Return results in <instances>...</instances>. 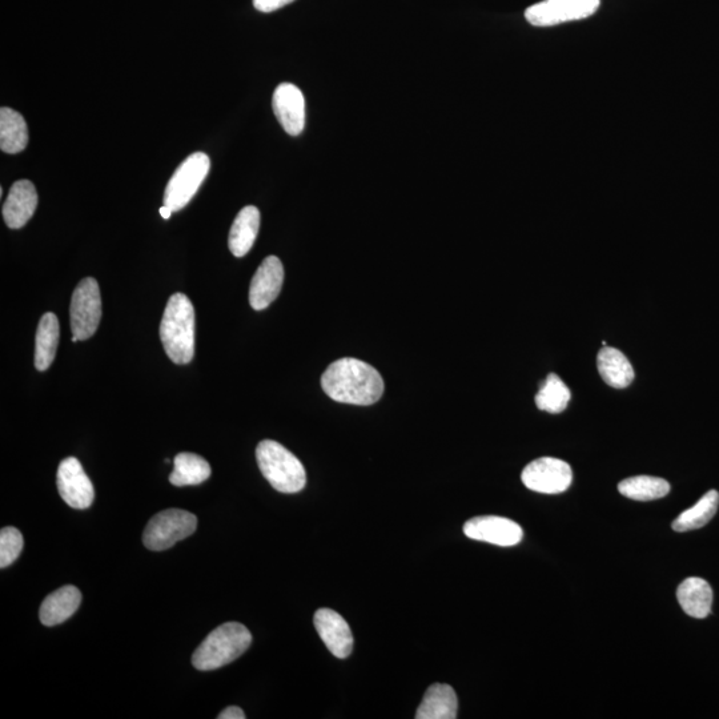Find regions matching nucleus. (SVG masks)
<instances>
[{
  "mask_svg": "<svg viewBox=\"0 0 719 719\" xmlns=\"http://www.w3.org/2000/svg\"><path fill=\"white\" fill-rule=\"evenodd\" d=\"M321 387L337 403L363 407L377 403L384 393V381L379 371L351 357L329 365L321 377Z\"/></svg>",
  "mask_w": 719,
  "mask_h": 719,
  "instance_id": "nucleus-1",
  "label": "nucleus"
},
{
  "mask_svg": "<svg viewBox=\"0 0 719 719\" xmlns=\"http://www.w3.org/2000/svg\"><path fill=\"white\" fill-rule=\"evenodd\" d=\"M160 340L175 364H188L194 359L195 309L183 293H175L168 300L160 324Z\"/></svg>",
  "mask_w": 719,
  "mask_h": 719,
  "instance_id": "nucleus-2",
  "label": "nucleus"
},
{
  "mask_svg": "<svg viewBox=\"0 0 719 719\" xmlns=\"http://www.w3.org/2000/svg\"><path fill=\"white\" fill-rule=\"evenodd\" d=\"M252 634L239 622H227L208 634L202 645L195 650L192 664L200 672L223 668L238 660L251 646Z\"/></svg>",
  "mask_w": 719,
  "mask_h": 719,
  "instance_id": "nucleus-3",
  "label": "nucleus"
},
{
  "mask_svg": "<svg viewBox=\"0 0 719 719\" xmlns=\"http://www.w3.org/2000/svg\"><path fill=\"white\" fill-rule=\"evenodd\" d=\"M256 460L261 473L277 492L299 493L307 485L304 465L276 441H261L256 448Z\"/></svg>",
  "mask_w": 719,
  "mask_h": 719,
  "instance_id": "nucleus-4",
  "label": "nucleus"
},
{
  "mask_svg": "<svg viewBox=\"0 0 719 719\" xmlns=\"http://www.w3.org/2000/svg\"><path fill=\"white\" fill-rule=\"evenodd\" d=\"M196 528L198 518L187 510H163L148 522L147 528L144 529L143 542L148 549L162 552L192 536Z\"/></svg>",
  "mask_w": 719,
  "mask_h": 719,
  "instance_id": "nucleus-5",
  "label": "nucleus"
},
{
  "mask_svg": "<svg viewBox=\"0 0 719 719\" xmlns=\"http://www.w3.org/2000/svg\"><path fill=\"white\" fill-rule=\"evenodd\" d=\"M210 168V156L204 152H195L188 156L167 184L164 206L170 207L174 212L183 210L199 191Z\"/></svg>",
  "mask_w": 719,
  "mask_h": 719,
  "instance_id": "nucleus-6",
  "label": "nucleus"
},
{
  "mask_svg": "<svg viewBox=\"0 0 719 719\" xmlns=\"http://www.w3.org/2000/svg\"><path fill=\"white\" fill-rule=\"evenodd\" d=\"M70 317L72 336L76 339H91L98 331L102 320V296L98 281L92 277H86L76 285L71 300Z\"/></svg>",
  "mask_w": 719,
  "mask_h": 719,
  "instance_id": "nucleus-7",
  "label": "nucleus"
},
{
  "mask_svg": "<svg viewBox=\"0 0 719 719\" xmlns=\"http://www.w3.org/2000/svg\"><path fill=\"white\" fill-rule=\"evenodd\" d=\"M601 0H544L525 11V19L532 26L550 27L582 20L596 14Z\"/></svg>",
  "mask_w": 719,
  "mask_h": 719,
  "instance_id": "nucleus-8",
  "label": "nucleus"
},
{
  "mask_svg": "<svg viewBox=\"0 0 719 719\" xmlns=\"http://www.w3.org/2000/svg\"><path fill=\"white\" fill-rule=\"evenodd\" d=\"M521 480L533 492L558 494L572 485V468L565 461L553 457H541L526 465Z\"/></svg>",
  "mask_w": 719,
  "mask_h": 719,
  "instance_id": "nucleus-9",
  "label": "nucleus"
},
{
  "mask_svg": "<svg viewBox=\"0 0 719 719\" xmlns=\"http://www.w3.org/2000/svg\"><path fill=\"white\" fill-rule=\"evenodd\" d=\"M56 482L60 496L71 508L88 509L94 502V485L75 457H67L60 463Z\"/></svg>",
  "mask_w": 719,
  "mask_h": 719,
  "instance_id": "nucleus-10",
  "label": "nucleus"
},
{
  "mask_svg": "<svg viewBox=\"0 0 719 719\" xmlns=\"http://www.w3.org/2000/svg\"><path fill=\"white\" fill-rule=\"evenodd\" d=\"M464 533L471 540L497 546H514L524 538V530L517 522L498 516L472 518L465 522Z\"/></svg>",
  "mask_w": 719,
  "mask_h": 719,
  "instance_id": "nucleus-11",
  "label": "nucleus"
},
{
  "mask_svg": "<svg viewBox=\"0 0 719 719\" xmlns=\"http://www.w3.org/2000/svg\"><path fill=\"white\" fill-rule=\"evenodd\" d=\"M284 283V267L279 257L268 256L257 268L249 287V304L263 311L280 295Z\"/></svg>",
  "mask_w": 719,
  "mask_h": 719,
  "instance_id": "nucleus-12",
  "label": "nucleus"
},
{
  "mask_svg": "<svg viewBox=\"0 0 719 719\" xmlns=\"http://www.w3.org/2000/svg\"><path fill=\"white\" fill-rule=\"evenodd\" d=\"M272 107L280 126L288 135L297 136L304 131L305 98L299 87L281 83L273 94Z\"/></svg>",
  "mask_w": 719,
  "mask_h": 719,
  "instance_id": "nucleus-13",
  "label": "nucleus"
},
{
  "mask_svg": "<svg viewBox=\"0 0 719 719\" xmlns=\"http://www.w3.org/2000/svg\"><path fill=\"white\" fill-rule=\"evenodd\" d=\"M313 624L333 656L340 660L351 656L353 650L351 628L339 613L328 608L319 609L315 613Z\"/></svg>",
  "mask_w": 719,
  "mask_h": 719,
  "instance_id": "nucleus-14",
  "label": "nucleus"
},
{
  "mask_svg": "<svg viewBox=\"0 0 719 719\" xmlns=\"http://www.w3.org/2000/svg\"><path fill=\"white\" fill-rule=\"evenodd\" d=\"M38 207V192L30 180H19L12 184L6 202L3 204V219L11 230L26 226Z\"/></svg>",
  "mask_w": 719,
  "mask_h": 719,
  "instance_id": "nucleus-15",
  "label": "nucleus"
},
{
  "mask_svg": "<svg viewBox=\"0 0 719 719\" xmlns=\"http://www.w3.org/2000/svg\"><path fill=\"white\" fill-rule=\"evenodd\" d=\"M82 602V593L76 586L66 585L51 593L43 601L39 610L40 622L44 626L63 624L74 616Z\"/></svg>",
  "mask_w": 719,
  "mask_h": 719,
  "instance_id": "nucleus-16",
  "label": "nucleus"
},
{
  "mask_svg": "<svg viewBox=\"0 0 719 719\" xmlns=\"http://www.w3.org/2000/svg\"><path fill=\"white\" fill-rule=\"evenodd\" d=\"M677 600L688 616L706 618L712 613L713 589L700 577L686 578L677 590Z\"/></svg>",
  "mask_w": 719,
  "mask_h": 719,
  "instance_id": "nucleus-17",
  "label": "nucleus"
},
{
  "mask_svg": "<svg viewBox=\"0 0 719 719\" xmlns=\"http://www.w3.org/2000/svg\"><path fill=\"white\" fill-rule=\"evenodd\" d=\"M459 700L452 686L433 684L417 709L416 719H456Z\"/></svg>",
  "mask_w": 719,
  "mask_h": 719,
  "instance_id": "nucleus-18",
  "label": "nucleus"
},
{
  "mask_svg": "<svg viewBox=\"0 0 719 719\" xmlns=\"http://www.w3.org/2000/svg\"><path fill=\"white\" fill-rule=\"evenodd\" d=\"M597 365L602 380L610 387L624 389L633 383L634 369L620 349L606 345L598 353Z\"/></svg>",
  "mask_w": 719,
  "mask_h": 719,
  "instance_id": "nucleus-19",
  "label": "nucleus"
},
{
  "mask_svg": "<svg viewBox=\"0 0 719 719\" xmlns=\"http://www.w3.org/2000/svg\"><path fill=\"white\" fill-rule=\"evenodd\" d=\"M260 228V212L256 207H244L236 216L228 238L232 255L243 257L251 251Z\"/></svg>",
  "mask_w": 719,
  "mask_h": 719,
  "instance_id": "nucleus-20",
  "label": "nucleus"
},
{
  "mask_svg": "<svg viewBox=\"0 0 719 719\" xmlns=\"http://www.w3.org/2000/svg\"><path fill=\"white\" fill-rule=\"evenodd\" d=\"M60 336L59 320L54 313L43 315L36 331L35 368L40 372L47 371L54 363Z\"/></svg>",
  "mask_w": 719,
  "mask_h": 719,
  "instance_id": "nucleus-21",
  "label": "nucleus"
},
{
  "mask_svg": "<svg viewBox=\"0 0 719 719\" xmlns=\"http://www.w3.org/2000/svg\"><path fill=\"white\" fill-rule=\"evenodd\" d=\"M28 143L26 120L18 111L3 107L0 110V148L6 154H19Z\"/></svg>",
  "mask_w": 719,
  "mask_h": 719,
  "instance_id": "nucleus-22",
  "label": "nucleus"
},
{
  "mask_svg": "<svg viewBox=\"0 0 719 719\" xmlns=\"http://www.w3.org/2000/svg\"><path fill=\"white\" fill-rule=\"evenodd\" d=\"M211 477V467L202 456L179 453L174 460L170 482L175 486L199 485Z\"/></svg>",
  "mask_w": 719,
  "mask_h": 719,
  "instance_id": "nucleus-23",
  "label": "nucleus"
},
{
  "mask_svg": "<svg viewBox=\"0 0 719 719\" xmlns=\"http://www.w3.org/2000/svg\"><path fill=\"white\" fill-rule=\"evenodd\" d=\"M718 505L719 493L717 490H709L696 505L686 509L674 520L673 529L682 533L704 528L716 516Z\"/></svg>",
  "mask_w": 719,
  "mask_h": 719,
  "instance_id": "nucleus-24",
  "label": "nucleus"
},
{
  "mask_svg": "<svg viewBox=\"0 0 719 719\" xmlns=\"http://www.w3.org/2000/svg\"><path fill=\"white\" fill-rule=\"evenodd\" d=\"M622 496L634 501H653L668 496L670 484L660 477L636 476L620 482Z\"/></svg>",
  "mask_w": 719,
  "mask_h": 719,
  "instance_id": "nucleus-25",
  "label": "nucleus"
},
{
  "mask_svg": "<svg viewBox=\"0 0 719 719\" xmlns=\"http://www.w3.org/2000/svg\"><path fill=\"white\" fill-rule=\"evenodd\" d=\"M570 401V391L564 381L557 375L548 376V379L541 385L536 396V405L540 411L549 413L564 412Z\"/></svg>",
  "mask_w": 719,
  "mask_h": 719,
  "instance_id": "nucleus-26",
  "label": "nucleus"
},
{
  "mask_svg": "<svg viewBox=\"0 0 719 719\" xmlns=\"http://www.w3.org/2000/svg\"><path fill=\"white\" fill-rule=\"evenodd\" d=\"M23 536L16 528H3L0 532V568L10 566L18 560L23 550Z\"/></svg>",
  "mask_w": 719,
  "mask_h": 719,
  "instance_id": "nucleus-27",
  "label": "nucleus"
},
{
  "mask_svg": "<svg viewBox=\"0 0 719 719\" xmlns=\"http://www.w3.org/2000/svg\"><path fill=\"white\" fill-rule=\"evenodd\" d=\"M292 2H295V0H253V6H255L257 11L268 14V12L277 11L280 10V8L288 6V4Z\"/></svg>",
  "mask_w": 719,
  "mask_h": 719,
  "instance_id": "nucleus-28",
  "label": "nucleus"
},
{
  "mask_svg": "<svg viewBox=\"0 0 719 719\" xmlns=\"http://www.w3.org/2000/svg\"><path fill=\"white\" fill-rule=\"evenodd\" d=\"M218 718L219 719H245V714L243 712V709L238 708V706H230V708L223 710V712L219 714Z\"/></svg>",
  "mask_w": 719,
  "mask_h": 719,
  "instance_id": "nucleus-29",
  "label": "nucleus"
},
{
  "mask_svg": "<svg viewBox=\"0 0 719 719\" xmlns=\"http://www.w3.org/2000/svg\"><path fill=\"white\" fill-rule=\"evenodd\" d=\"M172 212H174V211H172L170 207L163 206L162 208H160V215H162L163 219H166V220L170 219Z\"/></svg>",
  "mask_w": 719,
  "mask_h": 719,
  "instance_id": "nucleus-30",
  "label": "nucleus"
}]
</instances>
